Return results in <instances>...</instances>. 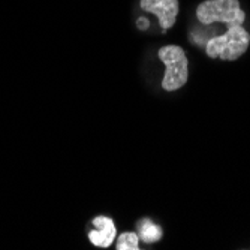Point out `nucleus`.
<instances>
[{
    "label": "nucleus",
    "instance_id": "1",
    "mask_svg": "<svg viewBox=\"0 0 250 250\" xmlns=\"http://www.w3.org/2000/svg\"><path fill=\"white\" fill-rule=\"evenodd\" d=\"M250 35L243 26L228 27L223 35H216L206 43V53L208 57L234 62L240 59L249 48Z\"/></svg>",
    "mask_w": 250,
    "mask_h": 250
},
{
    "label": "nucleus",
    "instance_id": "2",
    "mask_svg": "<svg viewBox=\"0 0 250 250\" xmlns=\"http://www.w3.org/2000/svg\"><path fill=\"white\" fill-rule=\"evenodd\" d=\"M196 18L204 26L222 22L228 29L243 26L246 14L241 9L240 0H204L196 8Z\"/></svg>",
    "mask_w": 250,
    "mask_h": 250
},
{
    "label": "nucleus",
    "instance_id": "3",
    "mask_svg": "<svg viewBox=\"0 0 250 250\" xmlns=\"http://www.w3.org/2000/svg\"><path fill=\"white\" fill-rule=\"evenodd\" d=\"M159 59L165 64L162 87L167 92H174L183 87L189 80V60L185 50L178 45H167L159 50Z\"/></svg>",
    "mask_w": 250,
    "mask_h": 250
},
{
    "label": "nucleus",
    "instance_id": "4",
    "mask_svg": "<svg viewBox=\"0 0 250 250\" xmlns=\"http://www.w3.org/2000/svg\"><path fill=\"white\" fill-rule=\"evenodd\" d=\"M140 6L146 12H151L159 18V26L162 30L171 29L180 12L178 0H141Z\"/></svg>",
    "mask_w": 250,
    "mask_h": 250
},
{
    "label": "nucleus",
    "instance_id": "5",
    "mask_svg": "<svg viewBox=\"0 0 250 250\" xmlns=\"http://www.w3.org/2000/svg\"><path fill=\"white\" fill-rule=\"evenodd\" d=\"M93 225L98 228V231L88 234L90 241L98 247H109L117 234L114 222L105 216H99L93 220Z\"/></svg>",
    "mask_w": 250,
    "mask_h": 250
},
{
    "label": "nucleus",
    "instance_id": "6",
    "mask_svg": "<svg viewBox=\"0 0 250 250\" xmlns=\"http://www.w3.org/2000/svg\"><path fill=\"white\" fill-rule=\"evenodd\" d=\"M138 229H140V238L144 241V243H156L161 240L162 237V229H161V226H157L156 223H153L151 220L146 219L140 223L138 226Z\"/></svg>",
    "mask_w": 250,
    "mask_h": 250
},
{
    "label": "nucleus",
    "instance_id": "7",
    "mask_svg": "<svg viewBox=\"0 0 250 250\" xmlns=\"http://www.w3.org/2000/svg\"><path fill=\"white\" fill-rule=\"evenodd\" d=\"M138 241H140V237L136 234L125 232L119 237L117 249L119 250H138Z\"/></svg>",
    "mask_w": 250,
    "mask_h": 250
},
{
    "label": "nucleus",
    "instance_id": "8",
    "mask_svg": "<svg viewBox=\"0 0 250 250\" xmlns=\"http://www.w3.org/2000/svg\"><path fill=\"white\" fill-rule=\"evenodd\" d=\"M136 26H138V29L141 30H147L148 26H150V22L147 18H138V21H136Z\"/></svg>",
    "mask_w": 250,
    "mask_h": 250
}]
</instances>
